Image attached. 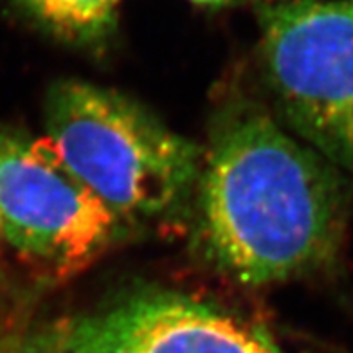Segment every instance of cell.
Masks as SVG:
<instances>
[{
  "mask_svg": "<svg viewBox=\"0 0 353 353\" xmlns=\"http://www.w3.org/2000/svg\"><path fill=\"white\" fill-rule=\"evenodd\" d=\"M46 132L70 172L123 220L175 213L199 184L195 144L112 88L54 83L46 96Z\"/></svg>",
  "mask_w": 353,
  "mask_h": 353,
  "instance_id": "7a4b0ae2",
  "label": "cell"
},
{
  "mask_svg": "<svg viewBox=\"0 0 353 353\" xmlns=\"http://www.w3.org/2000/svg\"><path fill=\"white\" fill-rule=\"evenodd\" d=\"M196 186L205 254L238 283L308 274L343 245V173L263 112H234L216 126Z\"/></svg>",
  "mask_w": 353,
  "mask_h": 353,
  "instance_id": "6da1fadb",
  "label": "cell"
},
{
  "mask_svg": "<svg viewBox=\"0 0 353 353\" xmlns=\"http://www.w3.org/2000/svg\"><path fill=\"white\" fill-rule=\"evenodd\" d=\"M17 4L56 37L94 42L112 31L121 0H17Z\"/></svg>",
  "mask_w": 353,
  "mask_h": 353,
  "instance_id": "8992f818",
  "label": "cell"
},
{
  "mask_svg": "<svg viewBox=\"0 0 353 353\" xmlns=\"http://www.w3.org/2000/svg\"><path fill=\"white\" fill-rule=\"evenodd\" d=\"M191 2H195V4L200 6H213V8H219V6L231 4L234 0H191Z\"/></svg>",
  "mask_w": 353,
  "mask_h": 353,
  "instance_id": "52a82bcc",
  "label": "cell"
},
{
  "mask_svg": "<svg viewBox=\"0 0 353 353\" xmlns=\"http://www.w3.org/2000/svg\"><path fill=\"white\" fill-rule=\"evenodd\" d=\"M261 54L287 125L353 175V0H290L261 11Z\"/></svg>",
  "mask_w": 353,
  "mask_h": 353,
  "instance_id": "3957f363",
  "label": "cell"
},
{
  "mask_svg": "<svg viewBox=\"0 0 353 353\" xmlns=\"http://www.w3.org/2000/svg\"><path fill=\"white\" fill-rule=\"evenodd\" d=\"M0 353H281L245 321L170 290H141L0 337Z\"/></svg>",
  "mask_w": 353,
  "mask_h": 353,
  "instance_id": "5b68a950",
  "label": "cell"
},
{
  "mask_svg": "<svg viewBox=\"0 0 353 353\" xmlns=\"http://www.w3.org/2000/svg\"><path fill=\"white\" fill-rule=\"evenodd\" d=\"M123 222L46 137L0 125V234L20 254L74 274L116 242Z\"/></svg>",
  "mask_w": 353,
  "mask_h": 353,
  "instance_id": "277c9868",
  "label": "cell"
}]
</instances>
